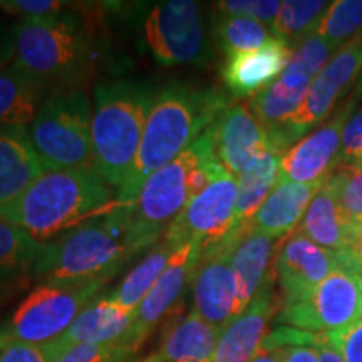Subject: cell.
Masks as SVG:
<instances>
[{
	"mask_svg": "<svg viewBox=\"0 0 362 362\" xmlns=\"http://www.w3.org/2000/svg\"><path fill=\"white\" fill-rule=\"evenodd\" d=\"M329 6L324 0H284L272 33L293 51L317 33Z\"/></svg>",
	"mask_w": 362,
	"mask_h": 362,
	"instance_id": "obj_30",
	"label": "cell"
},
{
	"mask_svg": "<svg viewBox=\"0 0 362 362\" xmlns=\"http://www.w3.org/2000/svg\"><path fill=\"white\" fill-rule=\"evenodd\" d=\"M339 49V45L314 34L293 49L282 74L250 99L248 106L265 128L269 139L279 134L300 111L312 81Z\"/></svg>",
	"mask_w": 362,
	"mask_h": 362,
	"instance_id": "obj_9",
	"label": "cell"
},
{
	"mask_svg": "<svg viewBox=\"0 0 362 362\" xmlns=\"http://www.w3.org/2000/svg\"><path fill=\"white\" fill-rule=\"evenodd\" d=\"M344 253H349L352 259H354L357 267L362 270V233L359 235V238H357L354 247L351 248V252H344Z\"/></svg>",
	"mask_w": 362,
	"mask_h": 362,
	"instance_id": "obj_44",
	"label": "cell"
},
{
	"mask_svg": "<svg viewBox=\"0 0 362 362\" xmlns=\"http://www.w3.org/2000/svg\"><path fill=\"white\" fill-rule=\"evenodd\" d=\"M341 267L352 269L344 253L317 245L305 235L293 232L285 240L275 259V277L279 280L284 307L304 300Z\"/></svg>",
	"mask_w": 362,
	"mask_h": 362,
	"instance_id": "obj_15",
	"label": "cell"
},
{
	"mask_svg": "<svg viewBox=\"0 0 362 362\" xmlns=\"http://www.w3.org/2000/svg\"><path fill=\"white\" fill-rule=\"evenodd\" d=\"M277 312L274 279H270L250 305L221 330L214 362H252L264 344L272 317Z\"/></svg>",
	"mask_w": 362,
	"mask_h": 362,
	"instance_id": "obj_20",
	"label": "cell"
},
{
	"mask_svg": "<svg viewBox=\"0 0 362 362\" xmlns=\"http://www.w3.org/2000/svg\"><path fill=\"white\" fill-rule=\"evenodd\" d=\"M208 131L187 151L144 181L133 205V233L138 247L151 250L194 194L220 168Z\"/></svg>",
	"mask_w": 362,
	"mask_h": 362,
	"instance_id": "obj_6",
	"label": "cell"
},
{
	"mask_svg": "<svg viewBox=\"0 0 362 362\" xmlns=\"http://www.w3.org/2000/svg\"><path fill=\"white\" fill-rule=\"evenodd\" d=\"M317 349H319V362H344L341 352H339L332 344L324 342L322 346L317 347Z\"/></svg>",
	"mask_w": 362,
	"mask_h": 362,
	"instance_id": "obj_43",
	"label": "cell"
},
{
	"mask_svg": "<svg viewBox=\"0 0 362 362\" xmlns=\"http://www.w3.org/2000/svg\"><path fill=\"white\" fill-rule=\"evenodd\" d=\"M362 76V34L351 39L334 54L327 66L317 74L300 111L285 128L269 139L270 146L284 155L298 139L327 119L339 99Z\"/></svg>",
	"mask_w": 362,
	"mask_h": 362,
	"instance_id": "obj_12",
	"label": "cell"
},
{
	"mask_svg": "<svg viewBox=\"0 0 362 362\" xmlns=\"http://www.w3.org/2000/svg\"><path fill=\"white\" fill-rule=\"evenodd\" d=\"M216 11L226 16H238L253 19L267 27H274L280 11L277 0H221L216 2Z\"/></svg>",
	"mask_w": 362,
	"mask_h": 362,
	"instance_id": "obj_35",
	"label": "cell"
},
{
	"mask_svg": "<svg viewBox=\"0 0 362 362\" xmlns=\"http://www.w3.org/2000/svg\"><path fill=\"white\" fill-rule=\"evenodd\" d=\"M211 35H214L216 47L225 54V57L255 51L275 37L270 27L260 22L247 19V17L226 16V13L215 16L211 22Z\"/></svg>",
	"mask_w": 362,
	"mask_h": 362,
	"instance_id": "obj_32",
	"label": "cell"
},
{
	"mask_svg": "<svg viewBox=\"0 0 362 362\" xmlns=\"http://www.w3.org/2000/svg\"><path fill=\"white\" fill-rule=\"evenodd\" d=\"M220 165L235 178L260 149L269 146V136L248 103H233L216 116L206 129Z\"/></svg>",
	"mask_w": 362,
	"mask_h": 362,
	"instance_id": "obj_18",
	"label": "cell"
},
{
	"mask_svg": "<svg viewBox=\"0 0 362 362\" xmlns=\"http://www.w3.org/2000/svg\"><path fill=\"white\" fill-rule=\"evenodd\" d=\"M284 242L285 240L269 237L252 228L238 240L232 255V272L237 287L235 317L250 305L270 279H275V259Z\"/></svg>",
	"mask_w": 362,
	"mask_h": 362,
	"instance_id": "obj_22",
	"label": "cell"
},
{
	"mask_svg": "<svg viewBox=\"0 0 362 362\" xmlns=\"http://www.w3.org/2000/svg\"><path fill=\"white\" fill-rule=\"evenodd\" d=\"M104 282H40L0 322V349L11 344H47L62 337L98 296Z\"/></svg>",
	"mask_w": 362,
	"mask_h": 362,
	"instance_id": "obj_8",
	"label": "cell"
},
{
	"mask_svg": "<svg viewBox=\"0 0 362 362\" xmlns=\"http://www.w3.org/2000/svg\"><path fill=\"white\" fill-rule=\"evenodd\" d=\"M44 250L45 243L0 220V280L8 282L21 275H33Z\"/></svg>",
	"mask_w": 362,
	"mask_h": 362,
	"instance_id": "obj_31",
	"label": "cell"
},
{
	"mask_svg": "<svg viewBox=\"0 0 362 362\" xmlns=\"http://www.w3.org/2000/svg\"><path fill=\"white\" fill-rule=\"evenodd\" d=\"M232 99L226 90L197 88L176 81L158 90L133 170L117 189L121 205L133 206L144 181L187 151L216 116L233 104Z\"/></svg>",
	"mask_w": 362,
	"mask_h": 362,
	"instance_id": "obj_1",
	"label": "cell"
},
{
	"mask_svg": "<svg viewBox=\"0 0 362 362\" xmlns=\"http://www.w3.org/2000/svg\"><path fill=\"white\" fill-rule=\"evenodd\" d=\"M139 253L143 252L133 233V206L119 205L45 243L33 277L40 282L107 284Z\"/></svg>",
	"mask_w": 362,
	"mask_h": 362,
	"instance_id": "obj_3",
	"label": "cell"
},
{
	"mask_svg": "<svg viewBox=\"0 0 362 362\" xmlns=\"http://www.w3.org/2000/svg\"><path fill=\"white\" fill-rule=\"evenodd\" d=\"M66 4L61 0H0V8L21 21L49 19L64 11Z\"/></svg>",
	"mask_w": 362,
	"mask_h": 362,
	"instance_id": "obj_39",
	"label": "cell"
},
{
	"mask_svg": "<svg viewBox=\"0 0 362 362\" xmlns=\"http://www.w3.org/2000/svg\"><path fill=\"white\" fill-rule=\"evenodd\" d=\"M221 330L208 324L193 309L168 325L161 339L165 362H214Z\"/></svg>",
	"mask_w": 362,
	"mask_h": 362,
	"instance_id": "obj_26",
	"label": "cell"
},
{
	"mask_svg": "<svg viewBox=\"0 0 362 362\" xmlns=\"http://www.w3.org/2000/svg\"><path fill=\"white\" fill-rule=\"evenodd\" d=\"M144 37L158 64L205 66L211 56L202 7L192 0L161 2L144 21Z\"/></svg>",
	"mask_w": 362,
	"mask_h": 362,
	"instance_id": "obj_11",
	"label": "cell"
},
{
	"mask_svg": "<svg viewBox=\"0 0 362 362\" xmlns=\"http://www.w3.org/2000/svg\"><path fill=\"white\" fill-rule=\"evenodd\" d=\"M339 175V198L347 220L362 233V168H336Z\"/></svg>",
	"mask_w": 362,
	"mask_h": 362,
	"instance_id": "obj_34",
	"label": "cell"
},
{
	"mask_svg": "<svg viewBox=\"0 0 362 362\" xmlns=\"http://www.w3.org/2000/svg\"><path fill=\"white\" fill-rule=\"evenodd\" d=\"M178 250L166 240H160L155 247L149 250L138 265L128 272V275L121 280L115 291L110 292L112 302L128 310H138L144 297L148 296L153 285L158 282L161 274L168 267L173 253Z\"/></svg>",
	"mask_w": 362,
	"mask_h": 362,
	"instance_id": "obj_29",
	"label": "cell"
},
{
	"mask_svg": "<svg viewBox=\"0 0 362 362\" xmlns=\"http://www.w3.org/2000/svg\"><path fill=\"white\" fill-rule=\"evenodd\" d=\"M237 178L220 166L210 183L194 194L183 211L168 226L163 240L175 248L194 243L202 259L225 243L237 225Z\"/></svg>",
	"mask_w": 362,
	"mask_h": 362,
	"instance_id": "obj_10",
	"label": "cell"
},
{
	"mask_svg": "<svg viewBox=\"0 0 362 362\" xmlns=\"http://www.w3.org/2000/svg\"><path fill=\"white\" fill-rule=\"evenodd\" d=\"M245 233L233 230L223 245L203 257L192 284L193 309L220 330L235 319L237 287L232 272V255L238 240Z\"/></svg>",
	"mask_w": 362,
	"mask_h": 362,
	"instance_id": "obj_17",
	"label": "cell"
},
{
	"mask_svg": "<svg viewBox=\"0 0 362 362\" xmlns=\"http://www.w3.org/2000/svg\"><path fill=\"white\" fill-rule=\"evenodd\" d=\"M324 183L325 181L310 185L279 181L252 218L250 228L269 237L287 240L298 228L312 198Z\"/></svg>",
	"mask_w": 362,
	"mask_h": 362,
	"instance_id": "obj_25",
	"label": "cell"
},
{
	"mask_svg": "<svg viewBox=\"0 0 362 362\" xmlns=\"http://www.w3.org/2000/svg\"><path fill=\"white\" fill-rule=\"evenodd\" d=\"M336 168H362V107L349 117Z\"/></svg>",
	"mask_w": 362,
	"mask_h": 362,
	"instance_id": "obj_38",
	"label": "cell"
},
{
	"mask_svg": "<svg viewBox=\"0 0 362 362\" xmlns=\"http://www.w3.org/2000/svg\"><path fill=\"white\" fill-rule=\"evenodd\" d=\"M156 93L139 81H111L94 89L90 138L94 173L119 189L133 170Z\"/></svg>",
	"mask_w": 362,
	"mask_h": 362,
	"instance_id": "obj_4",
	"label": "cell"
},
{
	"mask_svg": "<svg viewBox=\"0 0 362 362\" xmlns=\"http://www.w3.org/2000/svg\"><path fill=\"white\" fill-rule=\"evenodd\" d=\"M139 362H165V359L160 356V352H155V354L144 357V359H141Z\"/></svg>",
	"mask_w": 362,
	"mask_h": 362,
	"instance_id": "obj_45",
	"label": "cell"
},
{
	"mask_svg": "<svg viewBox=\"0 0 362 362\" xmlns=\"http://www.w3.org/2000/svg\"><path fill=\"white\" fill-rule=\"evenodd\" d=\"M280 322L315 334L341 332L362 320V272L341 267L309 297L284 307Z\"/></svg>",
	"mask_w": 362,
	"mask_h": 362,
	"instance_id": "obj_13",
	"label": "cell"
},
{
	"mask_svg": "<svg viewBox=\"0 0 362 362\" xmlns=\"http://www.w3.org/2000/svg\"><path fill=\"white\" fill-rule=\"evenodd\" d=\"M45 173L27 126L0 129V210Z\"/></svg>",
	"mask_w": 362,
	"mask_h": 362,
	"instance_id": "obj_23",
	"label": "cell"
},
{
	"mask_svg": "<svg viewBox=\"0 0 362 362\" xmlns=\"http://www.w3.org/2000/svg\"><path fill=\"white\" fill-rule=\"evenodd\" d=\"M64 352L59 339L47 344H11L0 349V362H56Z\"/></svg>",
	"mask_w": 362,
	"mask_h": 362,
	"instance_id": "obj_37",
	"label": "cell"
},
{
	"mask_svg": "<svg viewBox=\"0 0 362 362\" xmlns=\"http://www.w3.org/2000/svg\"><path fill=\"white\" fill-rule=\"evenodd\" d=\"M7 288V282H4V280H0V296H2V292Z\"/></svg>",
	"mask_w": 362,
	"mask_h": 362,
	"instance_id": "obj_46",
	"label": "cell"
},
{
	"mask_svg": "<svg viewBox=\"0 0 362 362\" xmlns=\"http://www.w3.org/2000/svg\"><path fill=\"white\" fill-rule=\"evenodd\" d=\"M291 54L287 44L274 37L255 51L225 57L220 71L225 90L233 99L253 98L282 74Z\"/></svg>",
	"mask_w": 362,
	"mask_h": 362,
	"instance_id": "obj_19",
	"label": "cell"
},
{
	"mask_svg": "<svg viewBox=\"0 0 362 362\" xmlns=\"http://www.w3.org/2000/svg\"><path fill=\"white\" fill-rule=\"evenodd\" d=\"M133 351L123 344H81L67 349L56 362H124Z\"/></svg>",
	"mask_w": 362,
	"mask_h": 362,
	"instance_id": "obj_36",
	"label": "cell"
},
{
	"mask_svg": "<svg viewBox=\"0 0 362 362\" xmlns=\"http://www.w3.org/2000/svg\"><path fill=\"white\" fill-rule=\"evenodd\" d=\"M136 310L123 309L111 300L110 293L98 296L59 337L67 349L81 344H123L133 330Z\"/></svg>",
	"mask_w": 362,
	"mask_h": 362,
	"instance_id": "obj_24",
	"label": "cell"
},
{
	"mask_svg": "<svg viewBox=\"0 0 362 362\" xmlns=\"http://www.w3.org/2000/svg\"><path fill=\"white\" fill-rule=\"evenodd\" d=\"M47 89L19 62L4 67L0 71V129L33 123Z\"/></svg>",
	"mask_w": 362,
	"mask_h": 362,
	"instance_id": "obj_27",
	"label": "cell"
},
{
	"mask_svg": "<svg viewBox=\"0 0 362 362\" xmlns=\"http://www.w3.org/2000/svg\"><path fill=\"white\" fill-rule=\"evenodd\" d=\"M282 362H319V349L309 346L279 347Z\"/></svg>",
	"mask_w": 362,
	"mask_h": 362,
	"instance_id": "obj_41",
	"label": "cell"
},
{
	"mask_svg": "<svg viewBox=\"0 0 362 362\" xmlns=\"http://www.w3.org/2000/svg\"><path fill=\"white\" fill-rule=\"evenodd\" d=\"M17 57L16 39H13V29H0V71L13 62Z\"/></svg>",
	"mask_w": 362,
	"mask_h": 362,
	"instance_id": "obj_42",
	"label": "cell"
},
{
	"mask_svg": "<svg viewBox=\"0 0 362 362\" xmlns=\"http://www.w3.org/2000/svg\"><path fill=\"white\" fill-rule=\"evenodd\" d=\"M12 29L16 62L47 88L76 89L90 76L96 62L94 39L86 22L74 13L19 21Z\"/></svg>",
	"mask_w": 362,
	"mask_h": 362,
	"instance_id": "obj_5",
	"label": "cell"
},
{
	"mask_svg": "<svg viewBox=\"0 0 362 362\" xmlns=\"http://www.w3.org/2000/svg\"><path fill=\"white\" fill-rule=\"evenodd\" d=\"M200 260L202 248L194 243H185L173 253L168 267L136 310L133 330L123 342L133 354L180 304L185 291L193 284Z\"/></svg>",
	"mask_w": 362,
	"mask_h": 362,
	"instance_id": "obj_16",
	"label": "cell"
},
{
	"mask_svg": "<svg viewBox=\"0 0 362 362\" xmlns=\"http://www.w3.org/2000/svg\"><path fill=\"white\" fill-rule=\"evenodd\" d=\"M325 336L327 342L341 352L344 362H362V320L349 329Z\"/></svg>",
	"mask_w": 362,
	"mask_h": 362,
	"instance_id": "obj_40",
	"label": "cell"
},
{
	"mask_svg": "<svg viewBox=\"0 0 362 362\" xmlns=\"http://www.w3.org/2000/svg\"><path fill=\"white\" fill-rule=\"evenodd\" d=\"M90 119L93 107L83 88L56 90L44 99L29 133L45 171H94Z\"/></svg>",
	"mask_w": 362,
	"mask_h": 362,
	"instance_id": "obj_7",
	"label": "cell"
},
{
	"mask_svg": "<svg viewBox=\"0 0 362 362\" xmlns=\"http://www.w3.org/2000/svg\"><path fill=\"white\" fill-rule=\"evenodd\" d=\"M119 205L115 188L93 170L45 171L16 202L0 210V220L47 243Z\"/></svg>",
	"mask_w": 362,
	"mask_h": 362,
	"instance_id": "obj_2",
	"label": "cell"
},
{
	"mask_svg": "<svg viewBox=\"0 0 362 362\" xmlns=\"http://www.w3.org/2000/svg\"><path fill=\"white\" fill-rule=\"evenodd\" d=\"M280 160L282 153L274 146L260 149L247 163L242 173L237 176V225L235 230H248L250 221L255 216L262 203L274 192L279 183Z\"/></svg>",
	"mask_w": 362,
	"mask_h": 362,
	"instance_id": "obj_28",
	"label": "cell"
},
{
	"mask_svg": "<svg viewBox=\"0 0 362 362\" xmlns=\"http://www.w3.org/2000/svg\"><path fill=\"white\" fill-rule=\"evenodd\" d=\"M361 98L362 76L337 116L330 117L320 128L310 131L284 153L280 160L279 181H293L304 185L322 183L334 173L341 155L344 128L349 117L354 115Z\"/></svg>",
	"mask_w": 362,
	"mask_h": 362,
	"instance_id": "obj_14",
	"label": "cell"
},
{
	"mask_svg": "<svg viewBox=\"0 0 362 362\" xmlns=\"http://www.w3.org/2000/svg\"><path fill=\"white\" fill-rule=\"evenodd\" d=\"M359 34H362V0L330 2L315 33V35H320L339 47Z\"/></svg>",
	"mask_w": 362,
	"mask_h": 362,
	"instance_id": "obj_33",
	"label": "cell"
},
{
	"mask_svg": "<svg viewBox=\"0 0 362 362\" xmlns=\"http://www.w3.org/2000/svg\"><path fill=\"white\" fill-rule=\"evenodd\" d=\"M296 232L305 235L317 245L334 252H351L359 232L344 214L339 198V175L334 171L312 198Z\"/></svg>",
	"mask_w": 362,
	"mask_h": 362,
	"instance_id": "obj_21",
	"label": "cell"
}]
</instances>
